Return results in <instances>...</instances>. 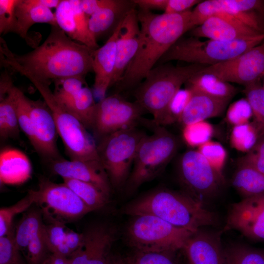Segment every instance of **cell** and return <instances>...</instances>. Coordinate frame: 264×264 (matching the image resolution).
I'll list each match as a JSON object with an SVG mask.
<instances>
[{
  "instance_id": "7402d4cb",
  "label": "cell",
  "mask_w": 264,
  "mask_h": 264,
  "mask_svg": "<svg viewBox=\"0 0 264 264\" xmlns=\"http://www.w3.org/2000/svg\"><path fill=\"white\" fill-rule=\"evenodd\" d=\"M220 234L199 230L187 241L183 249L190 264H224Z\"/></svg>"
},
{
  "instance_id": "2e32d148",
  "label": "cell",
  "mask_w": 264,
  "mask_h": 264,
  "mask_svg": "<svg viewBox=\"0 0 264 264\" xmlns=\"http://www.w3.org/2000/svg\"><path fill=\"white\" fill-rule=\"evenodd\" d=\"M116 230L108 224H96L84 232L81 247L70 258L71 264H108Z\"/></svg>"
},
{
  "instance_id": "5b68a950",
  "label": "cell",
  "mask_w": 264,
  "mask_h": 264,
  "mask_svg": "<svg viewBox=\"0 0 264 264\" xmlns=\"http://www.w3.org/2000/svg\"><path fill=\"white\" fill-rule=\"evenodd\" d=\"M264 41V33L248 39L230 41L181 37L161 58L159 64L171 61L210 66L231 60Z\"/></svg>"
},
{
  "instance_id": "484cf974",
  "label": "cell",
  "mask_w": 264,
  "mask_h": 264,
  "mask_svg": "<svg viewBox=\"0 0 264 264\" xmlns=\"http://www.w3.org/2000/svg\"><path fill=\"white\" fill-rule=\"evenodd\" d=\"M32 165L22 152L12 148L3 149L0 154V181L7 185H19L28 180Z\"/></svg>"
},
{
  "instance_id": "f35d334b",
  "label": "cell",
  "mask_w": 264,
  "mask_h": 264,
  "mask_svg": "<svg viewBox=\"0 0 264 264\" xmlns=\"http://www.w3.org/2000/svg\"><path fill=\"white\" fill-rule=\"evenodd\" d=\"M53 92L58 101L63 105L67 103L84 87L85 78L69 77L53 81Z\"/></svg>"
},
{
  "instance_id": "681fc988",
  "label": "cell",
  "mask_w": 264,
  "mask_h": 264,
  "mask_svg": "<svg viewBox=\"0 0 264 264\" xmlns=\"http://www.w3.org/2000/svg\"><path fill=\"white\" fill-rule=\"evenodd\" d=\"M225 4L241 13L264 14V1L260 0H222Z\"/></svg>"
},
{
  "instance_id": "e0dca14e",
  "label": "cell",
  "mask_w": 264,
  "mask_h": 264,
  "mask_svg": "<svg viewBox=\"0 0 264 264\" xmlns=\"http://www.w3.org/2000/svg\"><path fill=\"white\" fill-rule=\"evenodd\" d=\"M55 15L57 25L71 39L93 50L99 47L90 31L89 17L82 9L80 0H61Z\"/></svg>"
},
{
  "instance_id": "6da1fadb",
  "label": "cell",
  "mask_w": 264,
  "mask_h": 264,
  "mask_svg": "<svg viewBox=\"0 0 264 264\" xmlns=\"http://www.w3.org/2000/svg\"><path fill=\"white\" fill-rule=\"evenodd\" d=\"M95 50L72 40L58 26H51L44 43L24 54L13 52L0 38L1 66L25 77L49 83L69 77L85 78L93 72Z\"/></svg>"
},
{
  "instance_id": "44dd1931",
  "label": "cell",
  "mask_w": 264,
  "mask_h": 264,
  "mask_svg": "<svg viewBox=\"0 0 264 264\" xmlns=\"http://www.w3.org/2000/svg\"><path fill=\"white\" fill-rule=\"evenodd\" d=\"M190 34L191 36L199 38L230 41L251 39L263 33L243 23L213 16L191 29Z\"/></svg>"
},
{
  "instance_id": "d4e9b609",
  "label": "cell",
  "mask_w": 264,
  "mask_h": 264,
  "mask_svg": "<svg viewBox=\"0 0 264 264\" xmlns=\"http://www.w3.org/2000/svg\"><path fill=\"white\" fill-rule=\"evenodd\" d=\"M192 92V96L178 121L183 126L220 115L230 101L199 92Z\"/></svg>"
},
{
  "instance_id": "74e56055",
  "label": "cell",
  "mask_w": 264,
  "mask_h": 264,
  "mask_svg": "<svg viewBox=\"0 0 264 264\" xmlns=\"http://www.w3.org/2000/svg\"><path fill=\"white\" fill-rule=\"evenodd\" d=\"M214 129L206 121H200L183 126V138L192 147H198L211 140Z\"/></svg>"
},
{
  "instance_id": "7a4b0ae2",
  "label": "cell",
  "mask_w": 264,
  "mask_h": 264,
  "mask_svg": "<svg viewBox=\"0 0 264 264\" xmlns=\"http://www.w3.org/2000/svg\"><path fill=\"white\" fill-rule=\"evenodd\" d=\"M191 10L177 14H155L139 9L140 33L138 51L115 85L117 93L136 88L168 49L191 30Z\"/></svg>"
},
{
  "instance_id": "277c9868",
  "label": "cell",
  "mask_w": 264,
  "mask_h": 264,
  "mask_svg": "<svg viewBox=\"0 0 264 264\" xmlns=\"http://www.w3.org/2000/svg\"><path fill=\"white\" fill-rule=\"evenodd\" d=\"M206 66L193 64L184 66L159 64L134 89L135 102L153 115L154 125L159 126L170 102L182 85Z\"/></svg>"
},
{
  "instance_id": "3957f363",
  "label": "cell",
  "mask_w": 264,
  "mask_h": 264,
  "mask_svg": "<svg viewBox=\"0 0 264 264\" xmlns=\"http://www.w3.org/2000/svg\"><path fill=\"white\" fill-rule=\"evenodd\" d=\"M122 211L132 217L153 215L193 233L217 222L214 213L184 191L165 188L154 189L132 200Z\"/></svg>"
},
{
  "instance_id": "7dc6e473",
  "label": "cell",
  "mask_w": 264,
  "mask_h": 264,
  "mask_svg": "<svg viewBox=\"0 0 264 264\" xmlns=\"http://www.w3.org/2000/svg\"><path fill=\"white\" fill-rule=\"evenodd\" d=\"M238 164L246 165L264 174V136L259 138L249 152L239 158Z\"/></svg>"
},
{
  "instance_id": "9f6ffc18",
  "label": "cell",
  "mask_w": 264,
  "mask_h": 264,
  "mask_svg": "<svg viewBox=\"0 0 264 264\" xmlns=\"http://www.w3.org/2000/svg\"><path fill=\"white\" fill-rule=\"evenodd\" d=\"M263 88H264V84H263Z\"/></svg>"
},
{
  "instance_id": "f907efd6",
  "label": "cell",
  "mask_w": 264,
  "mask_h": 264,
  "mask_svg": "<svg viewBox=\"0 0 264 264\" xmlns=\"http://www.w3.org/2000/svg\"><path fill=\"white\" fill-rule=\"evenodd\" d=\"M201 0H167L164 11L167 14H177L189 10L194 5H197Z\"/></svg>"
},
{
  "instance_id": "c3c4849f",
  "label": "cell",
  "mask_w": 264,
  "mask_h": 264,
  "mask_svg": "<svg viewBox=\"0 0 264 264\" xmlns=\"http://www.w3.org/2000/svg\"><path fill=\"white\" fill-rule=\"evenodd\" d=\"M174 252L137 251L130 264H177L172 254Z\"/></svg>"
},
{
  "instance_id": "d590c367",
  "label": "cell",
  "mask_w": 264,
  "mask_h": 264,
  "mask_svg": "<svg viewBox=\"0 0 264 264\" xmlns=\"http://www.w3.org/2000/svg\"><path fill=\"white\" fill-rule=\"evenodd\" d=\"M32 190L15 204L0 209V237L7 235L13 229L12 223L15 216L26 210L34 203Z\"/></svg>"
},
{
  "instance_id": "4316f807",
  "label": "cell",
  "mask_w": 264,
  "mask_h": 264,
  "mask_svg": "<svg viewBox=\"0 0 264 264\" xmlns=\"http://www.w3.org/2000/svg\"><path fill=\"white\" fill-rule=\"evenodd\" d=\"M17 27L15 33L27 41L28 31L37 23L58 26L55 13L42 5L41 0H18L15 7Z\"/></svg>"
},
{
  "instance_id": "9a60e30c",
  "label": "cell",
  "mask_w": 264,
  "mask_h": 264,
  "mask_svg": "<svg viewBox=\"0 0 264 264\" xmlns=\"http://www.w3.org/2000/svg\"><path fill=\"white\" fill-rule=\"evenodd\" d=\"M35 150L50 161L61 157L57 145L58 134L52 111L44 101L29 99Z\"/></svg>"
},
{
  "instance_id": "4fadbf2b",
  "label": "cell",
  "mask_w": 264,
  "mask_h": 264,
  "mask_svg": "<svg viewBox=\"0 0 264 264\" xmlns=\"http://www.w3.org/2000/svg\"><path fill=\"white\" fill-rule=\"evenodd\" d=\"M200 72L211 74L224 81L244 87L260 82L264 77V41L231 60L207 66Z\"/></svg>"
},
{
  "instance_id": "8d00e7d4",
  "label": "cell",
  "mask_w": 264,
  "mask_h": 264,
  "mask_svg": "<svg viewBox=\"0 0 264 264\" xmlns=\"http://www.w3.org/2000/svg\"><path fill=\"white\" fill-rule=\"evenodd\" d=\"M13 92L20 130L26 135L31 144L33 139V133L29 99L20 89L15 86L13 88Z\"/></svg>"
},
{
  "instance_id": "60d3db41",
  "label": "cell",
  "mask_w": 264,
  "mask_h": 264,
  "mask_svg": "<svg viewBox=\"0 0 264 264\" xmlns=\"http://www.w3.org/2000/svg\"><path fill=\"white\" fill-rule=\"evenodd\" d=\"M197 150L216 170L222 174L227 152L221 144L210 140L199 146Z\"/></svg>"
},
{
  "instance_id": "f5cc1de1",
  "label": "cell",
  "mask_w": 264,
  "mask_h": 264,
  "mask_svg": "<svg viewBox=\"0 0 264 264\" xmlns=\"http://www.w3.org/2000/svg\"><path fill=\"white\" fill-rule=\"evenodd\" d=\"M110 1L111 0H80V5L85 13L90 17Z\"/></svg>"
},
{
  "instance_id": "cb8c5ba5",
  "label": "cell",
  "mask_w": 264,
  "mask_h": 264,
  "mask_svg": "<svg viewBox=\"0 0 264 264\" xmlns=\"http://www.w3.org/2000/svg\"><path fill=\"white\" fill-rule=\"evenodd\" d=\"M14 85L7 70L0 77V136L2 139L17 138L20 128L13 92Z\"/></svg>"
},
{
  "instance_id": "ee69618b",
  "label": "cell",
  "mask_w": 264,
  "mask_h": 264,
  "mask_svg": "<svg viewBox=\"0 0 264 264\" xmlns=\"http://www.w3.org/2000/svg\"><path fill=\"white\" fill-rule=\"evenodd\" d=\"M252 117L250 106L245 99H241L232 103L227 110L226 119L233 126L250 122Z\"/></svg>"
},
{
  "instance_id": "ba28073f",
  "label": "cell",
  "mask_w": 264,
  "mask_h": 264,
  "mask_svg": "<svg viewBox=\"0 0 264 264\" xmlns=\"http://www.w3.org/2000/svg\"><path fill=\"white\" fill-rule=\"evenodd\" d=\"M150 215L133 216L126 229L128 243L136 251L175 252L194 234Z\"/></svg>"
},
{
  "instance_id": "11a10c76",
  "label": "cell",
  "mask_w": 264,
  "mask_h": 264,
  "mask_svg": "<svg viewBox=\"0 0 264 264\" xmlns=\"http://www.w3.org/2000/svg\"><path fill=\"white\" fill-rule=\"evenodd\" d=\"M108 264H120L119 262L111 261L110 259L109 262Z\"/></svg>"
},
{
  "instance_id": "816d5d0a",
  "label": "cell",
  "mask_w": 264,
  "mask_h": 264,
  "mask_svg": "<svg viewBox=\"0 0 264 264\" xmlns=\"http://www.w3.org/2000/svg\"><path fill=\"white\" fill-rule=\"evenodd\" d=\"M84 239V233H79L66 228L64 243L69 250L71 256L81 247Z\"/></svg>"
},
{
  "instance_id": "b9f144b4",
  "label": "cell",
  "mask_w": 264,
  "mask_h": 264,
  "mask_svg": "<svg viewBox=\"0 0 264 264\" xmlns=\"http://www.w3.org/2000/svg\"><path fill=\"white\" fill-rule=\"evenodd\" d=\"M14 230L0 237V264H25L15 244Z\"/></svg>"
},
{
  "instance_id": "603a6c76",
  "label": "cell",
  "mask_w": 264,
  "mask_h": 264,
  "mask_svg": "<svg viewBox=\"0 0 264 264\" xmlns=\"http://www.w3.org/2000/svg\"><path fill=\"white\" fill-rule=\"evenodd\" d=\"M135 6L132 0H111L107 6L99 9L89 18L88 25L97 41L113 34L127 13Z\"/></svg>"
},
{
  "instance_id": "4dcf8cb0",
  "label": "cell",
  "mask_w": 264,
  "mask_h": 264,
  "mask_svg": "<svg viewBox=\"0 0 264 264\" xmlns=\"http://www.w3.org/2000/svg\"><path fill=\"white\" fill-rule=\"evenodd\" d=\"M95 105L93 92L86 85L63 106L76 116L88 129H91Z\"/></svg>"
},
{
  "instance_id": "d6986e66",
  "label": "cell",
  "mask_w": 264,
  "mask_h": 264,
  "mask_svg": "<svg viewBox=\"0 0 264 264\" xmlns=\"http://www.w3.org/2000/svg\"><path fill=\"white\" fill-rule=\"evenodd\" d=\"M140 28L137 11L133 8L123 19L117 42L116 61L110 87L115 86L135 57L139 45Z\"/></svg>"
},
{
  "instance_id": "680465c9",
  "label": "cell",
  "mask_w": 264,
  "mask_h": 264,
  "mask_svg": "<svg viewBox=\"0 0 264 264\" xmlns=\"http://www.w3.org/2000/svg\"><path fill=\"white\" fill-rule=\"evenodd\" d=\"M128 264H129V263H128Z\"/></svg>"
},
{
  "instance_id": "f546056e",
  "label": "cell",
  "mask_w": 264,
  "mask_h": 264,
  "mask_svg": "<svg viewBox=\"0 0 264 264\" xmlns=\"http://www.w3.org/2000/svg\"><path fill=\"white\" fill-rule=\"evenodd\" d=\"M40 208H34L23 215L14 232V241L18 249L24 254L30 241L44 226Z\"/></svg>"
},
{
  "instance_id": "ab89813d",
  "label": "cell",
  "mask_w": 264,
  "mask_h": 264,
  "mask_svg": "<svg viewBox=\"0 0 264 264\" xmlns=\"http://www.w3.org/2000/svg\"><path fill=\"white\" fill-rule=\"evenodd\" d=\"M192 95V92L189 89L180 88L170 102L159 126H163L178 122Z\"/></svg>"
},
{
  "instance_id": "f1b7e54d",
  "label": "cell",
  "mask_w": 264,
  "mask_h": 264,
  "mask_svg": "<svg viewBox=\"0 0 264 264\" xmlns=\"http://www.w3.org/2000/svg\"><path fill=\"white\" fill-rule=\"evenodd\" d=\"M232 184L243 198L264 193V174L246 165L238 164Z\"/></svg>"
},
{
  "instance_id": "1f68e13d",
  "label": "cell",
  "mask_w": 264,
  "mask_h": 264,
  "mask_svg": "<svg viewBox=\"0 0 264 264\" xmlns=\"http://www.w3.org/2000/svg\"><path fill=\"white\" fill-rule=\"evenodd\" d=\"M63 181L92 211L108 203L109 196L91 183L70 178H63Z\"/></svg>"
},
{
  "instance_id": "6f0895ef",
  "label": "cell",
  "mask_w": 264,
  "mask_h": 264,
  "mask_svg": "<svg viewBox=\"0 0 264 264\" xmlns=\"http://www.w3.org/2000/svg\"><path fill=\"white\" fill-rule=\"evenodd\" d=\"M188 264H190L189 262Z\"/></svg>"
},
{
  "instance_id": "bcb514c9",
  "label": "cell",
  "mask_w": 264,
  "mask_h": 264,
  "mask_svg": "<svg viewBox=\"0 0 264 264\" xmlns=\"http://www.w3.org/2000/svg\"><path fill=\"white\" fill-rule=\"evenodd\" d=\"M65 223L62 222H50L44 225V233L48 249L55 253L64 242L66 230Z\"/></svg>"
},
{
  "instance_id": "5bb4252c",
  "label": "cell",
  "mask_w": 264,
  "mask_h": 264,
  "mask_svg": "<svg viewBox=\"0 0 264 264\" xmlns=\"http://www.w3.org/2000/svg\"><path fill=\"white\" fill-rule=\"evenodd\" d=\"M224 229L237 231L251 240L264 241V193L233 204Z\"/></svg>"
},
{
  "instance_id": "ffe728a7",
  "label": "cell",
  "mask_w": 264,
  "mask_h": 264,
  "mask_svg": "<svg viewBox=\"0 0 264 264\" xmlns=\"http://www.w3.org/2000/svg\"><path fill=\"white\" fill-rule=\"evenodd\" d=\"M122 21L104 44L94 52L93 72L95 78L92 92L98 101L106 97L107 91L110 88L115 67L117 42Z\"/></svg>"
},
{
  "instance_id": "8fae6325",
  "label": "cell",
  "mask_w": 264,
  "mask_h": 264,
  "mask_svg": "<svg viewBox=\"0 0 264 264\" xmlns=\"http://www.w3.org/2000/svg\"><path fill=\"white\" fill-rule=\"evenodd\" d=\"M178 173L185 192L205 205L220 190L223 174L216 170L198 150H189L180 156Z\"/></svg>"
},
{
  "instance_id": "7c38bea8",
  "label": "cell",
  "mask_w": 264,
  "mask_h": 264,
  "mask_svg": "<svg viewBox=\"0 0 264 264\" xmlns=\"http://www.w3.org/2000/svg\"><path fill=\"white\" fill-rule=\"evenodd\" d=\"M145 112L136 102L114 93L96 103L91 129L100 140L115 132L137 127Z\"/></svg>"
},
{
  "instance_id": "db71d44e",
  "label": "cell",
  "mask_w": 264,
  "mask_h": 264,
  "mask_svg": "<svg viewBox=\"0 0 264 264\" xmlns=\"http://www.w3.org/2000/svg\"><path fill=\"white\" fill-rule=\"evenodd\" d=\"M132 1L140 9L151 11L152 10L164 11L167 0H133Z\"/></svg>"
},
{
  "instance_id": "52a82bcc",
  "label": "cell",
  "mask_w": 264,
  "mask_h": 264,
  "mask_svg": "<svg viewBox=\"0 0 264 264\" xmlns=\"http://www.w3.org/2000/svg\"><path fill=\"white\" fill-rule=\"evenodd\" d=\"M26 77L39 91L51 110L58 134L70 159L99 160L93 137L77 117L58 101L50 88V83L31 76Z\"/></svg>"
},
{
  "instance_id": "ac0fdd59",
  "label": "cell",
  "mask_w": 264,
  "mask_h": 264,
  "mask_svg": "<svg viewBox=\"0 0 264 264\" xmlns=\"http://www.w3.org/2000/svg\"><path fill=\"white\" fill-rule=\"evenodd\" d=\"M51 163L52 171L63 179H74L91 183L110 196L111 185L99 160H68L60 157Z\"/></svg>"
},
{
  "instance_id": "7bdbcfd3",
  "label": "cell",
  "mask_w": 264,
  "mask_h": 264,
  "mask_svg": "<svg viewBox=\"0 0 264 264\" xmlns=\"http://www.w3.org/2000/svg\"><path fill=\"white\" fill-rule=\"evenodd\" d=\"M44 226L30 241L24 254L28 264H42L49 251L45 241Z\"/></svg>"
},
{
  "instance_id": "836d02e7",
  "label": "cell",
  "mask_w": 264,
  "mask_h": 264,
  "mask_svg": "<svg viewBox=\"0 0 264 264\" xmlns=\"http://www.w3.org/2000/svg\"><path fill=\"white\" fill-rule=\"evenodd\" d=\"M258 132L252 123L233 126L230 137L231 145L236 150L248 153L260 138Z\"/></svg>"
},
{
  "instance_id": "d6a6232c",
  "label": "cell",
  "mask_w": 264,
  "mask_h": 264,
  "mask_svg": "<svg viewBox=\"0 0 264 264\" xmlns=\"http://www.w3.org/2000/svg\"><path fill=\"white\" fill-rule=\"evenodd\" d=\"M244 93L252 111V123L261 138L264 136V88L258 82L244 87Z\"/></svg>"
},
{
  "instance_id": "30bf717a",
  "label": "cell",
  "mask_w": 264,
  "mask_h": 264,
  "mask_svg": "<svg viewBox=\"0 0 264 264\" xmlns=\"http://www.w3.org/2000/svg\"><path fill=\"white\" fill-rule=\"evenodd\" d=\"M32 191L34 203L40 207L49 223L73 221L92 211L64 182L57 183L41 177L38 189Z\"/></svg>"
},
{
  "instance_id": "f6af8a7d",
  "label": "cell",
  "mask_w": 264,
  "mask_h": 264,
  "mask_svg": "<svg viewBox=\"0 0 264 264\" xmlns=\"http://www.w3.org/2000/svg\"><path fill=\"white\" fill-rule=\"evenodd\" d=\"M18 0H0V33H15L17 18L15 7Z\"/></svg>"
},
{
  "instance_id": "9c48e42d",
  "label": "cell",
  "mask_w": 264,
  "mask_h": 264,
  "mask_svg": "<svg viewBox=\"0 0 264 264\" xmlns=\"http://www.w3.org/2000/svg\"><path fill=\"white\" fill-rule=\"evenodd\" d=\"M146 134L135 127L115 132L99 140L97 145L99 159L111 187L120 189L125 186L139 145Z\"/></svg>"
},
{
  "instance_id": "e575fe53",
  "label": "cell",
  "mask_w": 264,
  "mask_h": 264,
  "mask_svg": "<svg viewBox=\"0 0 264 264\" xmlns=\"http://www.w3.org/2000/svg\"><path fill=\"white\" fill-rule=\"evenodd\" d=\"M224 264H264V252L243 245L224 249Z\"/></svg>"
},
{
  "instance_id": "8992f818",
  "label": "cell",
  "mask_w": 264,
  "mask_h": 264,
  "mask_svg": "<svg viewBox=\"0 0 264 264\" xmlns=\"http://www.w3.org/2000/svg\"><path fill=\"white\" fill-rule=\"evenodd\" d=\"M179 141L163 126L154 125L153 133L142 139L125 185L132 193L141 185L158 176L176 154Z\"/></svg>"
},
{
  "instance_id": "83f0119b",
  "label": "cell",
  "mask_w": 264,
  "mask_h": 264,
  "mask_svg": "<svg viewBox=\"0 0 264 264\" xmlns=\"http://www.w3.org/2000/svg\"><path fill=\"white\" fill-rule=\"evenodd\" d=\"M185 88L192 92L203 93L219 99L230 100L237 93V89L229 83L208 73L197 74L189 79Z\"/></svg>"
}]
</instances>
